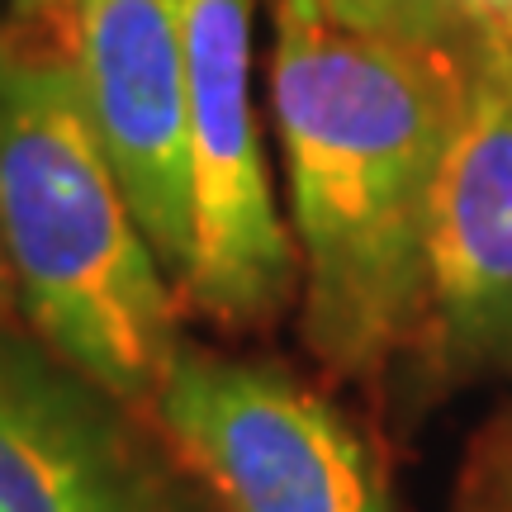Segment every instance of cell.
Here are the masks:
<instances>
[{
  "label": "cell",
  "instance_id": "8992f818",
  "mask_svg": "<svg viewBox=\"0 0 512 512\" xmlns=\"http://www.w3.org/2000/svg\"><path fill=\"white\" fill-rule=\"evenodd\" d=\"M427 366L446 389L512 375V48L479 29L432 190Z\"/></svg>",
  "mask_w": 512,
  "mask_h": 512
},
{
  "label": "cell",
  "instance_id": "52a82bcc",
  "mask_svg": "<svg viewBox=\"0 0 512 512\" xmlns=\"http://www.w3.org/2000/svg\"><path fill=\"white\" fill-rule=\"evenodd\" d=\"M72 57L100 147L181 290L195 256L181 0H72Z\"/></svg>",
  "mask_w": 512,
  "mask_h": 512
},
{
  "label": "cell",
  "instance_id": "277c9868",
  "mask_svg": "<svg viewBox=\"0 0 512 512\" xmlns=\"http://www.w3.org/2000/svg\"><path fill=\"white\" fill-rule=\"evenodd\" d=\"M152 422L228 512H389L370 441L280 366L181 337Z\"/></svg>",
  "mask_w": 512,
  "mask_h": 512
},
{
  "label": "cell",
  "instance_id": "ba28073f",
  "mask_svg": "<svg viewBox=\"0 0 512 512\" xmlns=\"http://www.w3.org/2000/svg\"><path fill=\"white\" fill-rule=\"evenodd\" d=\"M332 19H342L351 29L394 38H441L460 43L475 34V24L460 15L456 0H318Z\"/></svg>",
  "mask_w": 512,
  "mask_h": 512
},
{
  "label": "cell",
  "instance_id": "8fae6325",
  "mask_svg": "<svg viewBox=\"0 0 512 512\" xmlns=\"http://www.w3.org/2000/svg\"><path fill=\"white\" fill-rule=\"evenodd\" d=\"M0 323H19V304H15L10 271H5V256H0Z\"/></svg>",
  "mask_w": 512,
  "mask_h": 512
},
{
  "label": "cell",
  "instance_id": "3957f363",
  "mask_svg": "<svg viewBox=\"0 0 512 512\" xmlns=\"http://www.w3.org/2000/svg\"><path fill=\"white\" fill-rule=\"evenodd\" d=\"M181 34L195 185V256L181 309L223 332H266L299 304V252L256 124L252 0H181Z\"/></svg>",
  "mask_w": 512,
  "mask_h": 512
},
{
  "label": "cell",
  "instance_id": "6da1fadb",
  "mask_svg": "<svg viewBox=\"0 0 512 512\" xmlns=\"http://www.w3.org/2000/svg\"><path fill=\"white\" fill-rule=\"evenodd\" d=\"M470 38L351 29L275 0L271 110L290 171L299 337L347 384L384 389L427 356V223Z\"/></svg>",
  "mask_w": 512,
  "mask_h": 512
},
{
  "label": "cell",
  "instance_id": "5b68a950",
  "mask_svg": "<svg viewBox=\"0 0 512 512\" xmlns=\"http://www.w3.org/2000/svg\"><path fill=\"white\" fill-rule=\"evenodd\" d=\"M0 512H228L157 422L0 323Z\"/></svg>",
  "mask_w": 512,
  "mask_h": 512
},
{
  "label": "cell",
  "instance_id": "7a4b0ae2",
  "mask_svg": "<svg viewBox=\"0 0 512 512\" xmlns=\"http://www.w3.org/2000/svg\"><path fill=\"white\" fill-rule=\"evenodd\" d=\"M0 256L19 323L152 418L181 342V290L91 124L72 53L0 38Z\"/></svg>",
  "mask_w": 512,
  "mask_h": 512
},
{
  "label": "cell",
  "instance_id": "9c48e42d",
  "mask_svg": "<svg viewBox=\"0 0 512 512\" xmlns=\"http://www.w3.org/2000/svg\"><path fill=\"white\" fill-rule=\"evenodd\" d=\"M446 512H512V408L470 441Z\"/></svg>",
  "mask_w": 512,
  "mask_h": 512
},
{
  "label": "cell",
  "instance_id": "30bf717a",
  "mask_svg": "<svg viewBox=\"0 0 512 512\" xmlns=\"http://www.w3.org/2000/svg\"><path fill=\"white\" fill-rule=\"evenodd\" d=\"M456 5L479 34H489L512 48V0H456Z\"/></svg>",
  "mask_w": 512,
  "mask_h": 512
}]
</instances>
